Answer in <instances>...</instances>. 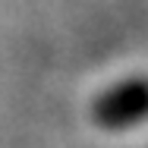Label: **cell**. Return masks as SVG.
<instances>
[{"label": "cell", "instance_id": "cell-1", "mask_svg": "<svg viewBox=\"0 0 148 148\" xmlns=\"http://www.w3.org/2000/svg\"><path fill=\"white\" fill-rule=\"evenodd\" d=\"M91 120L107 132H123L148 123V76H129L104 88L91 104Z\"/></svg>", "mask_w": 148, "mask_h": 148}]
</instances>
